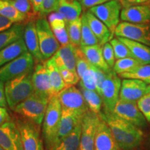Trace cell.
I'll list each match as a JSON object with an SVG mask.
<instances>
[{
	"label": "cell",
	"instance_id": "d4e9b609",
	"mask_svg": "<svg viewBox=\"0 0 150 150\" xmlns=\"http://www.w3.org/2000/svg\"><path fill=\"white\" fill-rule=\"evenodd\" d=\"M56 12L60 13L66 22L74 21L82 15V5L78 0H60Z\"/></svg>",
	"mask_w": 150,
	"mask_h": 150
},
{
	"label": "cell",
	"instance_id": "5b68a950",
	"mask_svg": "<svg viewBox=\"0 0 150 150\" xmlns=\"http://www.w3.org/2000/svg\"><path fill=\"white\" fill-rule=\"evenodd\" d=\"M35 28L41 53L47 60L51 59L59 50L60 44L56 38L46 17H41L35 20Z\"/></svg>",
	"mask_w": 150,
	"mask_h": 150
},
{
	"label": "cell",
	"instance_id": "d6a6232c",
	"mask_svg": "<svg viewBox=\"0 0 150 150\" xmlns=\"http://www.w3.org/2000/svg\"><path fill=\"white\" fill-rule=\"evenodd\" d=\"M142 64L134 58H125L116 60L112 70L117 75L128 73L134 71L135 69Z\"/></svg>",
	"mask_w": 150,
	"mask_h": 150
},
{
	"label": "cell",
	"instance_id": "4316f807",
	"mask_svg": "<svg viewBox=\"0 0 150 150\" xmlns=\"http://www.w3.org/2000/svg\"><path fill=\"white\" fill-rule=\"evenodd\" d=\"M117 38L129 48L134 59L142 65L150 64V47L123 38Z\"/></svg>",
	"mask_w": 150,
	"mask_h": 150
},
{
	"label": "cell",
	"instance_id": "f1b7e54d",
	"mask_svg": "<svg viewBox=\"0 0 150 150\" xmlns=\"http://www.w3.org/2000/svg\"><path fill=\"white\" fill-rule=\"evenodd\" d=\"M25 24H14L10 29L0 33V50L23 38Z\"/></svg>",
	"mask_w": 150,
	"mask_h": 150
},
{
	"label": "cell",
	"instance_id": "9c48e42d",
	"mask_svg": "<svg viewBox=\"0 0 150 150\" xmlns=\"http://www.w3.org/2000/svg\"><path fill=\"white\" fill-rule=\"evenodd\" d=\"M115 35L150 47V24L120 22L116 27Z\"/></svg>",
	"mask_w": 150,
	"mask_h": 150
},
{
	"label": "cell",
	"instance_id": "484cf974",
	"mask_svg": "<svg viewBox=\"0 0 150 150\" xmlns=\"http://www.w3.org/2000/svg\"><path fill=\"white\" fill-rule=\"evenodd\" d=\"M28 52L24 38L20 39L3 50H0V67Z\"/></svg>",
	"mask_w": 150,
	"mask_h": 150
},
{
	"label": "cell",
	"instance_id": "ba28073f",
	"mask_svg": "<svg viewBox=\"0 0 150 150\" xmlns=\"http://www.w3.org/2000/svg\"><path fill=\"white\" fill-rule=\"evenodd\" d=\"M121 85L120 77L113 70L107 73L100 94L104 106L103 111L112 113L114 108L120 99Z\"/></svg>",
	"mask_w": 150,
	"mask_h": 150
},
{
	"label": "cell",
	"instance_id": "7dc6e473",
	"mask_svg": "<svg viewBox=\"0 0 150 150\" xmlns=\"http://www.w3.org/2000/svg\"><path fill=\"white\" fill-rule=\"evenodd\" d=\"M123 8L138 5H150V0H122Z\"/></svg>",
	"mask_w": 150,
	"mask_h": 150
},
{
	"label": "cell",
	"instance_id": "e0dca14e",
	"mask_svg": "<svg viewBox=\"0 0 150 150\" xmlns=\"http://www.w3.org/2000/svg\"><path fill=\"white\" fill-rule=\"evenodd\" d=\"M84 115L76 111L62 108L57 145L68 136L78 125L81 124Z\"/></svg>",
	"mask_w": 150,
	"mask_h": 150
},
{
	"label": "cell",
	"instance_id": "8d00e7d4",
	"mask_svg": "<svg viewBox=\"0 0 150 150\" xmlns=\"http://www.w3.org/2000/svg\"><path fill=\"white\" fill-rule=\"evenodd\" d=\"M96 67L91 65L89 68L84 73L83 76L80 79L79 82L80 88L96 91Z\"/></svg>",
	"mask_w": 150,
	"mask_h": 150
},
{
	"label": "cell",
	"instance_id": "8992f818",
	"mask_svg": "<svg viewBox=\"0 0 150 150\" xmlns=\"http://www.w3.org/2000/svg\"><path fill=\"white\" fill-rule=\"evenodd\" d=\"M35 63L29 52L0 67V81L6 83L8 81L22 75L33 72Z\"/></svg>",
	"mask_w": 150,
	"mask_h": 150
},
{
	"label": "cell",
	"instance_id": "11a10c76",
	"mask_svg": "<svg viewBox=\"0 0 150 150\" xmlns=\"http://www.w3.org/2000/svg\"><path fill=\"white\" fill-rule=\"evenodd\" d=\"M118 1H120V3L122 4H123V2H122V0H118Z\"/></svg>",
	"mask_w": 150,
	"mask_h": 150
},
{
	"label": "cell",
	"instance_id": "cb8c5ba5",
	"mask_svg": "<svg viewBox=\"0 0 150 150\" xmlns=\"http://www.w3.org/2000/svg\"><path fill=\"white\" fill-rule=\"evenodd\" d=\"M102 45L100 44L92 46L80 47L82 52L91 65L108 73L112 70L106 63L103 56Z\"/></svg>",
	"mask_w": 150,
	"mask_h": 150
},
{
	"label": "cell",
	"instance_id": "d6986e66",
	"mask_svg": "<svg viewBox=\"0 0 150 150\" xmlns=\"http://www.w3.org/2000/svg\"><path fill=\"white\" fill-rule=\"evenodd\" d=\"M77 48L70 42L67 45L60 47L52 57L58 68H65L73 72H76Z\"/></svg>",
	"mask_w": 150,
	"mask_h": 150
},
{
	"label": "cell",
	"instance_id": "7bdbcfd3",
	"mask_svg": "<svg viewBox=\"0 0 150 150\" xmlns=\"http://www.w3.org/2000/svg\"><path fill=\"white\" fill-rule=\"evenodd\" d=\"M102 52L104 59L107 63V65L110 67V69L112 70L114 65L115 63V56L114 54L113 49L112 47V45L110 42H107L104 44L102 47Z\"/></svg>",
	"mask_w": 150,
	"mask_h": 150
},
{
	"label": "cell",
	"instance_id": "74e56055",
	"mask_svg": "<svg viewBox=\"0 0 150 150\" xmlns=\"http://www.w3.org/2000/svg\"><path fill=\"white\" fill-rule=\"evenodd\" d=\"M20 12L26 15L29 18V22L35 21L39 18L33 9L31 0H9Z\"/></svg>",
	"mask_w": 150,
	"mask_h": 150
},
{
	"label": "cell",
	"instance_id": "30bf717a",
	"mask_svg": "<svg viewBox=\"0 0 150 150\" xmlns=\"http://www.w3.org/2000/svg\"><path fill=\"white\" fill-rule=\"evenodd\" d=\"M16 124L21 134L24 150H43L40 126L20 117L16 120Z\"/></svg>",
	"mask_w": 150,
	"mask_h": 150
},
{
	"label": "cell",
	"instance_id": "7c38bea8",
	"mask_svg": "<svg viewBox=\"0 0 150 150\" xmlns=\"http://www.w3.org/2000/svg\"><path fill=\"white\" fill-rule=\"evenodd\" d=\"M112 114L140 129L147 126V122L138 108L137 102L120 99L114 108Z\"/></svg>",
	"mask_w": 150,
	"mask_h": 150
},
{
	"label": "cell",
	"instance_id": "4dcf8cb0",
	"mask_svg": "<svg viewBox=\"0 0 150 150\" xmlns=\"http://www.w3.org/2000/svg\"><path fill=\"white\" fill-rule=\"evenodd\" d=\"M81 134V124L78 125L68 136L52 148L51 150H78Z\"/></svg>",
	"mask_w": 150,
	"mask_h": 150
},
{
	"label": "cell",
	"instance_id": "ac0fdd59",
	"mask_svg": "<svg viewBox=\"0 0 150 150\" xmlns=\"http://www.w3.org/2000/svg\"><path fill=\"white\" fill-rule=\"evenodd\" d=\"M23 38L28 52L32 55L35 64L42 63L45 61L40 51L38 37L35 28V21L29 22L25 24Z\"/></svg>",
	"mask_w": 150,
	"mask_h": 150
},
{
	"label": "cell",
	"instance_id": "c3c4849f",
	"mask_svg": "<svg viewBox=\"0 0 150 150\" xmlns=\"http://www.w3.org/2000/svg\"><path fill=\"white\" fill-rule=\"evenodd\" d=\"M43 1L44 0H31L35 13L38 15L39 18L41 17H44L42 15Z\"/></svg>",
	"mask_w": 150,
	"mask_h": 150
},
{
	"label": "cell",
	"instance_id": "681fc988",
	"mask_svg": "<svg viewBox=\"0 0 150 150\" xmlns=\"http://www.w3.org/2000/svg\"><path fill=\"white\" fill-rule=\"evenodd\" d=\"M13 24L11 20L0 15V33L10 29Z\"/></svg>",
	"mask_w": 150,
	"mask_h": 150
},
{
	"label": "cell",
	"instance_id": "60d3db41",
	"mask_svg": "<svg viewBox=\"0 0 150 150\" xmlns=\"http://www.w3.org/2000/svg\"><path fill=\"white\" fill-rule=\"evenodd\" d=\"M59 71L61 72L62 78L66 85V87L74 86L79 82L80 78L76 72H73V71L69 70L65 68H60Z\"/></svg>",
	"mask_w": 150,
	"mask_h": 150
},
{
	"label": "cell",
	"instance_id": "ee69618b",
	"mask_svg": "<svg viewBox=\"0 0 150 150\" xmlns=\"http://www.w3.org/2000/svg\"><path fill=\"white\" fill-rule=\"evenodd\" d=\"M60 0H44L43 1L42 15L46 17L47 15H50L52 13L56 12L59 6Z\"/></svg>",
	"mask_w": 150,
	"mask_h": 150
},
{
	"label": "cell",
	"instance_id": "3957f363",
	"mask_svg": "<svg viewBox=\"0 0 150 150\" xmlns=\"http://www.w3.org/2000/svg\"><path fill=\"white\" fill-rule=\"evenodd\" d=\"M32 73H29L6 81L4 84L8 106L13 110L20 103L34 94Z\"/></svg>",
	"mask_w": 150,
	"mask_h": 150
},
{
	"label": "cell",
	"instance_id": "b9f144b4",
	"mask_svg": "<svg viewBox=\"0 0 150 150\" xmlns=\"http://www.w3.org/2000/svg\"><path fill=\"white\" fill-rule=\"evenodd\" d=\"M137 105L146 120L150 123V93H146L137 102Z\"/></svg>",
	"mask_w": 150,
	"mask_h": 150
},
{
	"label": "cell",
	"instance_id": "6f0895ef",
	"mask_svg": "<svg viewBox=\"0 0 150 150\" xmlns=\"http://www.w3.org/2000/svg\"><path fill=\"white\" fill-rule=\"evenodd\" d=\"M70 1H74V0H70Z\"/></svg>",
	"mask_w": 150,
	"mask_h": 150
},
{
	"label": "cell",
	"instance_id": "db71d44e",
	"mask_svg": "<svg viewBox=\"0 0 150 150\" xmlns=\"http://www.w3.org/2000/svg\"><path fill=\"white\" fill-rule=\"evenodd\" d=\"M147 93H150V85H148V86H147Z\"/></svg>",
	"mask_w": 150,
	"mask_h": 150
},
{
	"label": "cell",
	"instance_id": "52a82bcc",
	"mask_svg": "<svg viewBox=\"0 0 150 150\" xmlns=\"http://www.w3.org/2000/svg\"><path fill=\"white\" fill-rule=\"evenodd\" d=\"M123 6L118 0H110L102 4L94 6L88 11L101 20L115 35L116 27L120 22V14Z\"/></svg>",
	"mask_w": 150,
	"mask_h": 150
},
{
	"label": "cell",
	"instance_id": "7a4b0ae2",
	"mask_svg": "<svg viewBox=\"0 0 150 150\" xmlns=\"http://www.w3.org/2000/svg\"><path fill=\"white\" fill-rule=\"evenodd\" d=\"M61 113V102L56 95L49 101L42 122V138L46 150H51L57 145Z\"/></svg>",
	"mask_w": 150,
	"mask_h": 150
},
{
	"label": "cell",
	"instance_id": "9a60e30c",
	"mask_svg": "<svg viewBox=\"0 0 150 150\" xmlns=\"http://www.w3.org/2000/svg\"><path fill=\"white\" fill-rule=\"evenodd\" d=\"M0 146L4 150H24L21 134L16 122L11 121L0 127Z\"/></svg>",
	"mask_w": 150,
	"mask_h": 150
},
{
	"label": "cell",
	"instance_id": "4fadbf2b",
	"mask_svg": "<svg viewBox=\"0 0 150 150\" xmlns=\"http://www.w3.org/2000/svg\"><path fill=\"white\" fill-rule=\"evenodd\" d=\"M100 120V116L91 110L85 114L81 122V134L78 150H94L96 131Z\"/></svg>",
	"mask_w": 150,
	"mask_h": 150
},
{
	"label": "cell",
	"instance_id": "9f6ffc18",
	"mask_svg": "<svg viewBox=\"0 0 150 150\" xmlns=\"http://www.w3.org/2000/svg\"><path fill=\"white\" fill-rule=\"evenodd\" d=\"M0 150H4V149H3V148H2V147H1V146H0Z\"/></svg>",
	"mask_w": 150,
	"mask_h": 150
},
{
	"label": "cell",
	"instance_id": "1f68e13d",
	"mask_svg": "<svg viewBox=\"0 0 150 150\" xmlns=\"http://www.w3.org/2000/svg\"><path fill=\"white\" fill-rule=\"evenodd\" d=\"M83 96L85 99L86 104L89 110L91 112L99 115L102 112V108L103 106L102 99L100 95L95 91H90L82 88H80Z\"/></svg>",
	"mask_w": 150,
	"mask_h": 150
},
{
	"label": "cell",
	"instance_id": "836d02e7",
	"mask_svg": "<svg viewBox=\"0 0 150 150\" xmlns=\"http://www.w3.org/2000/svg\"><path fill=\"white\" fill-rule=\"evenodd\" d=\"M81 47L92 46L99 44V40L94 34L90 27L87 20H86L85 13H83L81 16Z\"/></svg>",
	"mask_w": 150,
	"mask_h": 150
},
{
	"label": "cell",
	"instance_id": "f6af8a7d",
	"mask_svg": "<svg viewBox=\"0 0 150 150\" xmlns=\"http://www.w3.org/2000/svg\"><path fill=\"white\" fill-rule=\"evenodd\" d=\"M106 75L107 73L104 72V71L100 70V69L97 68L96 70V79H97V82H96V91L97 93L100 95L101 91H102V88L103 83H104L105 79L106 77Z\"/></svg>",
	"mask_w": 150,
	"mask_h": 150
},
{
	"label": "cell",
	"instance_id": "ab89813d",
	"mask_svg": "<svg viewBox=\"0 0 150 150\" xmlns=\"http://www.w3.org/2000/svg\"><path fill=\"white\" fill-rule=\"evenodd\" d=\"M91 65L84 56L81 48L78 47L76 52V72L80 79L83 76L84 73L89 68Z\"/></svg>",
	"mask_w": 150,
	"mask_h": 150
},
{
	"label": "cell",
	"instance_id": "44dd1931",
	"mask_svg": "<svg viewBox=\"0 0 150 150\" xmlns=\"http://www.w3.org/2000/svg\"><path fill=\"white\" fill-rule=\"evenodd\" d=\"M120 20L132 24H150V5L131 6L123 8Z\"/></svg>",
	"mask_w": 150,
	"mask_h": 150
},
{
	"label": "cell",
	"instance_id": "8fae6325",
	"mask_svg": "<svg viewBox=\"0 0 150 150\" xmlns=\"http://www.w3.org/2000/svg\"><path fill=\"white\" fill-rule=\"evenodd\" d=\"M57 95L63 109L73 110L83 115L89 110L83 94L76 86H67Z\"/></svg>",
	"mask_w": 150,
	"mask_h": 150
},
{
	"label": "cell",
	"instance_id": "2e32d148",
	"mask_svg": "<svg viewBox=\"0 0 150 150\" xmlns=\"http://www.w3.org/2000/svg\"><path fill=\"white\" fill-rule=\"evenodd\" d=\"M148 85L135 79H124L122 81L120 99L129 102H137L147 93Z\"/></svg>",
	"mask_w": 150,
	"mask_h": 150
},
{
	"label": "cell",
	"instance_id": "5bb4252c",
	"mask_svg": "<svg viewBox=\"0 0 150 150\" xmlns=\"http://www.w3.org/2000/svg\"><path fill=\"white\" fill-rule=\"evenodd\" d=\"M32 83L35 95L48 100L56 95L52 88L45 61L35 65L32 73Z\"/></svg>",
	"mask_w": 150,
	"mask_h": 150
},
{
	"label": "cell",
	"instance_id": "e575fe53",
	"mask_svg": "<svg viewBox=\"0 0 150 150\" xmlns=\"http://www.w3.org/2000/svg\"><path fill=\"white\" fill-rule=\"evenodd\" d=\"M66 24L70 42L76 47H80L81 41V18L66 22Z\"/></svg>",
	"mask_w": 150,
	"mask_h": 150
},
{
	"label": "cell",
	"instance_id": "7402d4cb",
	"mask_svg": "<svg viewBox=\"0 0 150 150\" xmlns=\"http://www.w3.org/2000/svg\"><path fill=\"white\" fill-rule=\"evenodd\" d=\"M84 13L92 31L99 40V44L103 46L106 43L109 42L114 35L109 29L90 11H85Z\"/></svg>",
	"mask_w": 150,
	"mask_h": 150
},
{
	"label": "cell",
	"instance_id": "bcb514c9",
	"mask_svg": "<svg viewBox=\"0 0 150 150\" xmlns=\"http://www.w3.org/2000/svg\"><path fill=\"white\" fill-rule=\"evenodd\" d=\"M110 1V0H80L82 7L84 8H91L94 6L100 5L102 4Z\"/></svg>",
	"mask_w": 150,
	"mask_h": 150
},
{
	"label": "cell",
	"instance_id": "83f0119b",
	"mask_svg": "<svg viewBox=\"0 0 150 150\" xmlns=\"http://www.w3.org/2000/svg\"><path fill=\"white\" fill-rule=\"evenodd\" d=\"M0 15L9 19L14 24H27L28 17L20 12L9 0H0Z\"/></svg>",
	"mask_w": 150,
	"mask_h": 150
},
{
	"label": "cell",
	"instance_id": "f907efd6",
	"mask_svg": "<svg viewBox=\"0 0 150 150\" xmlns=\"http://www.w3.org/2000/svg\"><path fill=\"white\" fill-rule=\"evenodd\" d=\"M4 83L0 81V107L6 108L8 106L5 94Z\"/></svg>",
	"mask_w": 150,
	"mask_h": 150
},
{
	"label": "cell",
	"instance_id": "ffe728a7",
	"mask_svg": "<svg viewBox=\"0 0 150 150\" xmlns=\"http://www.w3.org/2000/svg\"><path fill=\"white\" fill-rule=\"evenodd\" d=\"M94 150H121L107 124L102 118L96 131Z\"/></svg>",
	"mask_w": 150,
	"mask_h": 150
},
{
	"label": "cell",
	"instance_id": "277c9868",
	"mask_svg": "<svg viewBox=\"0 0 150 150\" xmlns=\"http://www.w3.org/2000/svg\"><path fill=\"white\" fill-rule=\"evenodd\" d=\"M49 101L33 94L19 104L13 110L20 117L32 122L40 127L44 120Z\"/></svg>",
	"mask_w": 150,
	"mask_h": 150
},
{
	"label": "cell",
	"instance_id": "d590c367",
	"mask_svg": "<svg viewBox=\"0 0 150 150\" xmlns=\"http://www.w3.org/2000/svg\"><path fill=\"white\" fill-rule=\"evenodd\" d=\"M118 76L122 79H138L145 82L147 85H150V64L142 65L132 72L124 73Z\"/></svg>",
	"mask_w": 150,
	"mask_h": 150
},
{
	"label": "cell",
	"instance_id": "f35d334b",
	"mask_svg": "<svg viewBox=\"0 0 150 150\" xmlns=\"http://www.w3.org/2000/svg\"><path fill=\"white\" fill-rule=\"evenodd\" d=\"M109 42L113 49L116 60L125 59V58H134L129 48L117 38H112Z\"/></svg>",
	"mask_w": 150,
	"mask_h": 150
},
{
	"label": "cell",
	"instance_id": "f5cc1de1",
	"mask_svg": "<svg viewBox=\"0 0 150 150\" xmlns=\"http://www.w3.org/2000/svg\"><path fill=\"white\" fill-rule=\"evenodd\" d=\"M147 147L150 149V134H149V136L147 137Z\"/></svg>",
	"mask_w": 150,
	"mask_h": 150
},
{
	"label": "cell",
	"instance_id": "816d5d0a",
	"mask_svg": "<svg viewBox=\"0 0 150 150\" xmlns=\"http://www.w3.org/2000/svg\"><path fill=\"white\" fill-rule=\"evenodd\" d=\"M11 121V117L6 108L0 107V127Z\"/></svg>",
	"mask_w": 150,
	"mask_h": 150
},
{
	"label": "cell",
	"instance_id": "6da1fadb",
	"mask_svg": "<svg viewBox=\"0 0 150 150\" xmlns=\"http://www.w3.org/2000/svg\"><path fill=\"white\" fill-rule=\"evenodd\" d=\"M107 124L121 150H134L143 140V132L138 127L112 113L102 111L99 115Z\"/></svg>",
	"mask_w": 150,
	"mask_h": 150
},
{
	"label": "cell",
	"instance_id": "f546056e",
	"mask_svg": "<svg viewBox=\"0 0 150 150\" xmlns=\"http://www.w3.org/2000/svg\"><path fill=\"white\" fill-rule=\"evenodd\" d=\"M45 65L50 74L54 93L55 95H58L60 92L66 88V85L53 58L45 61Z\"/></svg>",
	"mask_w": 150,
	"mask_h": 150
},
{
	"label": "cell",
	"instance_id": "603a6c76",
	"mask_svg": "<svg viewBox=\"0 0 150 150\" xmlns=\"http://www.w3.org/2000/svg\"><path fill=\"white\" fill-rule=\"evenodd\" d=\"M48 21L56 38L61 47L65 46L70 43L66 22L58 12H54L49 15Z\"/></svg>",
	"mask_w": 150,
	"mask_h": 150
}]
</instances>
